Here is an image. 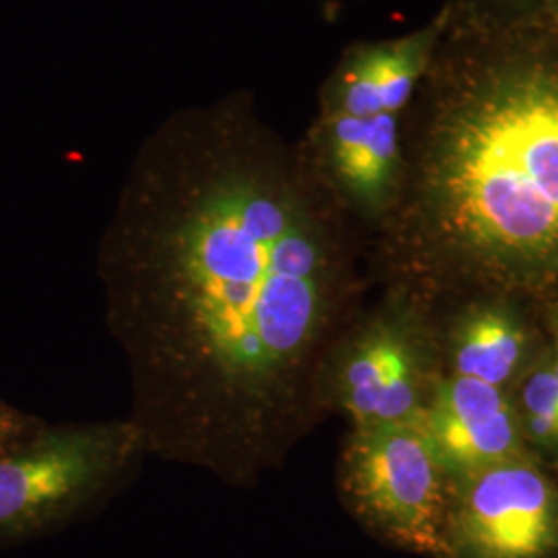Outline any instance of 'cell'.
<instances>
[{
  "instance_id": "5b68a950",
  "label": "cell",
  "mask_w": 558,
  "mask_h": 558,
  "mask_svg": "<svg viewBox=\"0 0 558 558\" xmlns=\"http://www.w3.org/2000/svg\"><path fill=\"white\" fill-rule=\"evenodd\" d=\"M426 329L403 288L364 319L350 320L327 352L317 380L320 412L352 426L418 420L435 389Z\"/></svg>"
},
{
  "instance_id": "277c9868",
  "label": "cell",
  "mask_w": 558,
  "mask_h": 558,
  "mask_svg": "<svg viewBox=\"0 0 558 558\" xmlns=\"http://www.w3.org/2000/svg\"><path fill=\"white\" fill-rule=\"evenodd\" d=\"M339 490L350 511L380 538L449 557L451 480L420 418L352 426L339 458Z\"/></svg>"
},
{
  "instance_id": "9c48e42d",
  "label": "cell",
  "mask_w": 558,
  "mask_h": 558,
  "mask_svg": "<svg viewBox=\"0 0 558 558\" xmlns=\"http://www.w3.org/2000/svg\"><path fill=\"white\" fill-rule=\"evenodd\" d=\"M420 424L451 484L530 456L511 391L482 380L451 373L437 379Z\"/></svg>"
},
{
  "instance_id": "5bb4252c",
  "label": "cell",
  "mask_w": 558,
  "mask_h": 558,
  "mask_svg": "<svg viewBox=\"0 0 558 558\" xmlns=\"http://www.w3.org/2000/svg\"><path fill=\"white\" fill-rule=\"evenodd\" d=\"M546 352H548V359H550L553 371H555V377H557L558 380V336H555V343H553V348H548Z\"/></svg>"
},
{
  "instance_id": "7c38bea8",
  "label": "cell",
  "mask_w": 558,
  "mask_h": 558,
  "mask_svg": "<svg viewBox=\"0 0 558 558\" xmlns=\"http://www.w3.org/2000/svg\"><path fill=\"white\" fill-rule=\"evenodd\" d=\"M449 20L507 23L557 15L558 0H445Z\"/></svg>"
},
{
  "instance_id": "8992f818",
  "label": "cell",
  "mask_w": 558,
  "mask_h": 558,
  "mask_svg": "<svg viewBox=\"0 0 558 558\" xmlns=\"http://www.w3.org/2000/svg\"><path fill=\"white\" fill-rule=\"evenodd\" d=\"M449 558L558 555V486L532 456L451 484Z\"/></svg>"
},
{
  "instance_id": "8fae6325",
  "label": "cell",
  "mask_w": 558,
  "mask_h": 558,
  "mask_svg": "<svg viewBox=\"0 0 558 558\" xmlns=\"http://www.w3.org/2000/svg\"><path fill=\"white\" fill-rule=\"evenodd\" d=\"M511 399L525 447L558 458V380L546 350L523 371Z\"/></svg>"
},
{
  "instance_id": "30bf717a",
  "label": "cell",
  "mask_w": 558,
  "mask_h": 558,
  "mask_svg": "<svg viewBox=\"0 0 558 558\" xmlns=\"http://www.w3.org/2000/svg\"><path fill=\"white\" fill-rule=\"evenodd\" d=\"M536 356L525 320L500 302L468 308L451 331V375L482 380L505 391L513 389Z\"/></svg>"
},
{
  "instance_id": "6da1fadb",
  "label": "cell",
  "mask_w": 558,
  "mask_h": 558,
  "mask_svg": "<svg viewBox=\"0 0 558 558\" xmlns=\"http://www.w3.org/2000/svg\"><path fill=\"white\" fill-rule=\"evenodd\" d=\"M359 228L248 92L141 141L101 232L104 320L149 458L253 488L319 416Z\"/></svg>"
},
{
  "instance_id": "ba28073f",
  "label": "cell",
  "mask_w": 558,
  "mask_h": 558,
  "mask_svg": "<svg viewBox=\"0 0 558 558\" xmlns=\"http://www.w3.org/2000/svg\"><path fill=\"white\" fill-rule=\"evenodd\" d=\"M445 25L447 13L440 7L414 32L348 44L320 83L315 114L403 117L430 69Z\"/></svg>"
},
{
  "instance_id": "4fadbf2b",
  "label": "cell",
  "mask_w": 558,
  "mask_h": 558,
  "mask_svg": "<svg viewBox=\"0 0 558 558\" xmlns=\"http://www.w3.org/2000/svg\"><path fill=\"white\" fill-rule=\"evenodd\" d=\"M44 426V420L23 412L7 399L0 398V456L36 437Z\"/></svg>"
},
{
  "instance_id": "52a82bcc",
  "label": "cell",
  "mask_w": 558,
  "mask_h": 558,
  "mask_svg": "<svg viewBox=\"0 0 558 558\" xmlns=\"http://www.w3.org/2000/svg\"><path fill=\"white\" fill-rule=\"evenodd\" d=\"M403 117L315 114L299 141L302 158L325 193L360 232L373 239L401 197L405 179Z\"/></svg>"
},
{
  "instance_id": "9a60e30c",
  "label": "cell",
  "mask_w": 558,
  "mask_h": 558,
  "mask_svg": "<svg viewBox=\"0 0 558 558\" xmlns=\"http://www.w3.org/2000/svg\"><path fill=\"white\" fill-rule=\"evenodd\" d=\"M555 336H558V306L557 313H555Z\"/></svg>"
},
{
  "instance_id": "7a4b0ae2",
  "label": "cell",
  "mask_w": 558,
  "mask_h": 558,
  "mask_svg": "<svg viewBox=\"0 0 558 558\" xmlns=\"http://www.w3.org/2000/svg\"><path fill=\"white\" fill-rule=\"evenodd\" d=\"M403 149L401 197L375 236L399 288L542 294L557 286V15H447L403 117Z\"/></svg>"
},
{
  "instance_id": "3957f363",
  "label": "cell",
  "mask_w": 558,
  "mask_h": 558,
  "mask_svg": "<svg viewBox=\"0 0 558 558\" xmlns=\"http://www.w3.org/2000/svg\"><path fill=\"white\" fill-rule=\"evenodd\" d=\"M149 458L131 420L48 424L0 456V544L54 532L112 495Z\"/></svg>"
},
{
  "instance_id": "2e32d148",
  "label": "cell",
  "mask_w": 558,
  "mask_h": 558,
  "mask_svg": "<svg viewBox=\"0 0 558 558\" xmlns=\"http://www.w3.org/2000/svg\"><path fill=\"white\" fill-rule=\"evenodd\" d=\"M557 17H558V7H557Z\"/></svg>"
}]
</instances>
